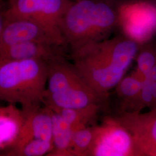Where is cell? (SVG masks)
Segmentation results:
<instances>
[{"label": "cell", "instance_id": "1", "mask_svg": "<svg viewBox=\"0 0 156 156\" xmlns=\"http://www.w3.org/2000/svg\"><path fill=\"white\" fill-rule=\"evenodd\" d=\"M140 45L122 34L72 50L71 58L84 81L97 93L108 98L109 92L125 76Z\"/></svg>", "mask_w": 156, "mask_h": 156}, {"label": "cell", "instance_id": "2", "mask_svg": "<svg viewBox=\"0 0 156 156\" xmlns=\"http://www.w3.org/2000/svg\"><path fill=\"white\" fill-rule=\"evenodd\" d=\"M118 27L117 6L103 0H73L60 24L71 51L108 38Z\"/></svg>", "mask_w": 156, "mask_h": 156}, {"label": "cell", "instance_id": "3", "mask_svg": "<svg viewBox=\"0 0 156 156\" xmlns=\"http://www.w3.org/2000/svg\"><path fill=\"white\" fill-rule=\"evenodd\" d=\"M47 82L46 60H0V101L20 104L25 115L43 104Z\"/></svg>", "mask_w": 156, "mask_h": 156}, {"label": "cell", "instance_id": "4", "mask_svg": "<svg viewBox=\"0 0 156 156\" xmlns=\"http://www.w3.org/2000/svg\"><path fill=\"white\" fill-rule=\"evenodd\" d=\"M107 98L87 83L66 55L48 62V82L43 104L49 108H86L104 105Z\"/></svg>", "mask_w": 156, "mask_h": 156}, {"label": "cell", "instance_id": "5", "mask_svg": "<svg viewBox=\"0 0 156 156\" xmlns=\"http://www.w3.org/2000/svg\"><path fill=\"white\" fill-rule=\"evenodd\" d=\"M4 26L0 38V48L24 42H39L67 48L60 32L42 23L28 17L3 15Z\"/></svg>", "mask_w": 156, "mask_h": 156}, {"label": "cell", "instance_id": "6", "mask_svg": "<svg viewBox=\"0 0 156 156\" xmlns=\"http://www.w3.org/2000/svg\"><path fill=\"white\" fill-rule=\"evenodd\" d=\"M119 27L142 45L156 33V7L149 0H131L117 6Z\"/></svg>", "mask_w": 156, "mask_h": 156}, {"label": "cell", "instance_id": "7", "mask_svg": "<svg viewBox=\"0 0 156 156\" xmlns=\"http://www.w3.org/2000/svg\"><path fill=\"white\" fill-rule=\"evenodd\" d=\"M95 127L89 156H137L131 135L116 117L107 118Z\"/></svg>", "mask_w": 156, "mask_h": 156}, {"label": "cell", "instance_id": "8", "mask_svg": "<svg viewBox=\"0 0 156 156\" xmlns=\"http://www.w3.org/2000/svg\"><path fill=\"white\" fill-rule=\"evenodd\" d=\"M72 1L73 0H9L8 8L3 15L33 19L62 33L60 24L62 19Z\"/></svg>", "mask_w": 156, "mask_h": 156}, {"label": "cell", "instance_id": "9", "mask_svg": "<svg viewBox=\"0 0 156 156\" xmlns=\"http://www.w3.org/2000/svg\"><path fill=\"white\" fill-rule=\"evenodd\" d=\"M116 118L131 135L137 156H156V108L145 113L122 112Z\"/></svg>", "mask_w": 156, "mask_h": 156}, {"label": "cell", "instance_id": "10", "mask_svg": "<svg viewBox=\"0 0 156 156\" xmlns=\"http://www.w3.org/2000/svg\"><path fill=\"white\" fill-rule=\"evenodd\" d=\"M26 116L15 143L8 151L20 147L33 140L53 142L52 118L50 108L45 105L44 107L40 106Z\"/></svg>", "mask_w": 156, "mask_h": 156}, {"label": "cell", "instance_id": "11", "mask_svg": "<svg viewBox=\"0 0 156 156\" xmlns=\"http://www.w3.org/2000/svg\"><path fill=\"white\" fill-rule=\"evenodd\" d=\"M66 48L39 42H24L0 48V60L42 59L48 62L60 55H66Z\"/></svg>", "mask_w": 156, "mask_h": 156}, {"label": "cell", "instance_id": "12", "mask_svg": "<svg viewBox=\"0 0 156 156\" xmlns=\"http://www.w3.org/2000/svg\"><path fill=\"white\" fill-rule=\"evenodd\" d=\"M26 116L15 104L0 108V150L8 151L16 140Z\"/></svg>", "mask_w": 156, "mask_h": 156}, {"label": "cell", "instance_id": "13", "mask_svg": "<svg viewBox=\"0 0 156 156\" xmlns=\"http://www.w3.org/2000/svg\"><path fill=\"white\" fill-rule=\"evenodd\" d=\"M50 110L53 149L48 156H72L70 149L74 131L59 114Z\"/></svg>", "mask_w": 156, "mask_h": 156}, {"label": "cell", "instance_id": "14", "mask_svg": "<svg viewBox=\"0 0 156 156\" xmlns=\"http://www.w3.org/2000/svg\"><path fill=\"white\" fill-rule=\"evenodd\" d=\"M145 79L134 71L131 75L124 76L118 83L116 92L121 101L122 111H128L138 97L143 86Z\"/></svg>", "mask_w": 156, "mask_h": 156}, {"label": "cell", "instance_id": "15", "mask_svg": "<svg viewBox=\"0 0 156 156\" xmlns=\"http://www.w3.org/2000/svg\"><path fill=\"white\" fill-rule=\"evenodd\" d=\"M102 106H93L86 108H50L62 116L73 128V131L87 127L93 122Z\"/></svg>", "mask_w": 156, "mask_h": 156}, {"label": "cell", "instance_id": "16", "mask_svg": "<svg viewBox=\"0 0 156 156\" xmlns=\"http://www.w3.org/2000/svg\"><path fill=\"white\" fill-rule=\"evenodd\" d=\"M95 131V126H87L73 132L70 149L72 156H89L94 142Z\"/></svg>", "mask_w": 156, "mask_h": 156}, {"label": "cell", "instance_id": "17", "mask_svg": "<svg viewBox=\"0 0 156 156\" xmlns=\"http://www.w3.org/2000/svg\"><path fill=\"white\" fill-rule=\"evenodd\" d=\"M135 60L136 62L135 72L145 79L156 64V42L151 40L140 45Z\"/></svg>", "mask_w": 156, "mask_h": 156}, {"label": "cell", "instance_id": "18", "mask_svg": "<svg viewBox=\"0 0 156 156\" xmlns=\"http://www.w3.org/2000/svg\"><path fill=\"white\" fill-rule=\"evenodd\" d=\"M53 149L51 142L33 140L15 149L5 151L4 155L9 156H42L47 155Z\"/></svg>", "mask_w": 156, "mask_h": 156}, {"label": "cell", "instance_id": "19", "mask_svg": "<svg viewBox=\"0 0 156 156\" xmlns=\"http://www.w3.org/2000/svg\"><path fill=\"white\" fill-rule=\"evenodd\" d=\"M145 79H148L151 81L156 82V64L151 69L150 73L147 75Z\"/></svg>", "mask_w": 156, "mask_h": 156}, {"label": "cell", "instance_id": "20", "mask_svg": "<svg viewBox=\"0 0 156 156\" xmlns=\"http://www.w3.org/2000/svg\"><path fill=\"white\" fill-rule=\"evenodd\" d=\"M103 1H106L107 2H109L113 5L118 6L123 4L124 2H127V1H131V0H103Z\"/></svg>", "mask_w": 156, "mask_h": 156}, {"label": "cell", "instance_id": "21", "mask_svg": "<svg viewBox=\"0 0 156 156\" xmlns=\"http://www.w3.org/2000/svg\"><path fill=\"white\" fill-rule=\"evenodd\" d=\"M3 26H4V16H3V14L0 13V38H1V34L2 31Z\"/></svg>", "mask_w": 156, "mask_h": 156}, {"label": "cell", "instance_id": "22", "mask_svg": "<svg viewBox=\"0 0 156 156\" xmlns=\"http://www.w3.org/2000/svg\"><path fill=\"white\" fill-rule=\"evenodd\" d=\"M149 1L156 7V0H149Z\"/></svg>", "mask_w": 156, "mask_h": 156}, {"label": "cell", "instance_id": "23", "mask_svg": "<svg viewBox=\"0 0 156 156\" xmlns=\"http://www.w3.org/2000/svg\"><path fill=\"white\" fill-rule=\"evenodd\" d=\"M2 1V0H0V1Z\"/></svg>", "mask_w": 156, "mask_h": 156}]
</instances>
